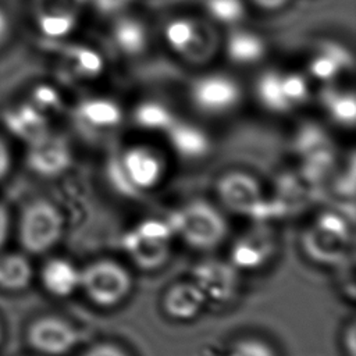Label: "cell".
<instances>
[{
  "instance_id": "9c48e42d",
  "label": "cell",
  "mask_w": 356,
  "mask_h": 356,
  "mask_svg": "<svg viewBox=\"0 0 356 356\" xmlns=\"http://www.w3.org/2000/svg\"><path fill=\"white\" fill-rule=\"evenodd\" d=\"M192 282L204 293L207 300L217 303L234 298L238 289V270L228 261L206 259L192 268Z\"/></svg>"
},
{
  "instance_id": "ba28073f",
  "label": "cell",
  "mask_w": 356,
  "mask_h": 356,
  "mask_svg": "<svg viewBox=\"0 0 356 356\" xmlns=\"http://www.w3.org/2000/svg\"><path fill=\"white\" fill-rule=\"evenodd\" d=\"M28 343L39 353L61 356L75 348L79 341L78 330L67 320L57 316L36 318L26 332Z\"/></svg>"
},
{
  "instance_id": "cb8c5ba5",
  "label": "cell",
  "mask_w": 356,
  "mask_h": 356,
  "mask_svg": "<svg viewBox=\"0 0 356 356\" xmlns=\"http://www.w3.org/2000/svg\"><path fill=\"white\" fill-rule=\"evenodd\" d=\"M328 108L332 117L342 124H353L356 118V102L352 95L332 93L328 96Z\"/></svg>"
},
{
  "instance_id": "f35d334b",
  "label": "cell",
  "mask_w": 356,
  "mask_h": 356,
  "mask_svg": "<svg viewBox=\"0 0 356 356\" xmlns=\"http://www.w3.org/2000/svg\"><path fill=\"white\" fill-rule=\"evenodd\" d=\"M0 339H1V330H0Z\"/></svg>"
},
{
  "instance_id": "4dcf8cb0",
  "label": "cell",
  "mask_w": 356,
  "mask_h": 356,
  "mask_svg": "<svg viewBox=\"0 0 356 356\" xmlns=\"http://www.w3.org/2000/svg\"><path fill=\"white\" fill-rule=\"evenodd\" d=\"M341 65V61L334 57V54H328V56H321L317 57L313 63H312V72L321 79H328L331 76H334L338 71Z\"/></svg>"
},
{
  "instance_id": "f546056e",
  "label": "cell",
  "mask_w": 356,
  "mask_h": 356,
  "mask_svg": "<svg viewBox=\"0 0 356 356\" xmlns=\"http://www.w3.org/2000/svg\"><path fill=\"white\" fill-rule=\"evenodd\" d=\"M210 11L222 21H232L241 15L242 7L238 0H211Z\"/></svg>"
},
{
  "instance_id": "d4e9b609",
  "label": "cell",
  "mask_w": 356,
  "mask_h": 356,
  "mask_svg": "<svg viewBox=\"0 0 356 356\" xmlns=\"http://www.w3.org/2000/svg\"><path fill=\"white\" fill-rule=\"evenodd\" d=\"M115 36L122 49L127 51H138L143 46L142 28L134 21H122L115 29Z\"/></svg>"
},
{
  "instance_id": "30bf717a",
  "label": "cell",
  "mask_w": 356,
  "mask_h": 356,
  "mask_svg": "<svg viewBox=\"0 0 356 356\" xmlns=\"http://www.w3.org/2000/svg\"><path fill=\"white\" fill-rule=\"evenodd\" d=\"M26 164L35 174L44 178H54L70 167L71 152L64 139L47 134L29 143Z\"/></svg>"
},
{
  "instance_id": "e575fe53",
  "label": "cell",
  "mask_w": 356,
  "mask_h": 356,
  "mask_svg": "<svg viewBox=\"0 0 356 356\" xmlns=\"http://www.w3.org/2000/svg\"><path fill=\"white\" fill-rule=\"evenodd\" d=\"M8 225H10L8 213H7L6 207H4L3 204H0V249L3 248L4 242L7 241V235H8Z\"/></svg>"
},
{
  "instance_id": "d590c367",
  "label": "cell",
  "mask_w": 356,
  "mask_h": 356,
  "mask_svg": "<svg viewBox=\"0 0 356 356\" xmlns=\"http://www.w3.org/2000/svg\"><path fill=\"white\" fill-rule=\"evenodd\" d=\"M10 32V24L7 15L0 10V46L6 42Z\"/></svg>"
},
{
  "instance_id": "ffe728a7",
  "label": "cell",
  "mask_w": 356,
  "mask_h": 356,
  "mask_svg": "<svg viewBox=\"0 0 356 356\" xmlns=\"http://www.w3.org/2000/svg\"><path fill=\"white\" fill-rule=\"evenodd\" d=\"M135 121L149 129H168L172 124L170 113L156 103L142 104L135 113Z\"/></svg>"
},
{
  "instance_id": "7a4b0ae2",
  "label": "cell",
  "mask_w": 356,
  "mask_h": 356,
  "mask_svg": "<svg viewBox=\"0 0 356 356\" xmlns=\"http://www.w3.org/2000/svg\"><path fill=\"white\" fill-rule=\"evenodd\" d=\"M216 193L221 204L236 214L264 220L285 211L281 200L267 202L259 181L243 171H229L221 175L216 184Z\"/></svg>"
},
{
  "instance_id": "d6986e66",
  "label": "cell",
  "mask_w": 356,
  "mask_h": 356,
  "mask_svg": "<svg viewBox=\"0 0 356 356\" xmlns=\"http://www.w3.org/2000/svg\"><path fill=\"white\" fill-rule=\"evenodd\" d=\"M165 36L171 46H174L179 51L192 53L200 51L199 42H203V38L197 32V28L185 19H177L168 24L165 28Z\"/></svg>"
},
{
  "instance_id": "5bb4252c",
  "label": "cell",
  "mask_w": 356,
  "mask_h": 356,
  "mask_svg": "<svg viewBox=\"0 0 356 356\" xmlns=\"http://www.w3.org/2000/svg\"><path fill=\"white\" fill-rule=\"evenodd\" d=\"M273 250V242L263 232L242 236L231 249V264L238 268L252 270L260 267Z\"/></svg>"
},
{
  "instance_id": "74e56055",
  "label": "cell",
  "mask_w": 356,
  "mask_h": 356,
  "mask_svg": "<svg viewBox=\"0 0 356 356\" xmlns=\"http://www.w3.org/2000/svg\"><path fill=\"white\" fill-rule=\"evenodd\" d=\"M257 4H260L261 7H266V8H274V7H278L281 6L285 0H254Z\"/></svg>"
},
{
  "instance_id": "e0dca14e",
  "label": "cell",
  "mask_w": 356,
  "mask_h": 356,
  "mask_svg": "<svg viewBox=\"0 0 356 356\" xmlns=\"http://www.w3.org/2000/svg\"><path fill=\"white\" fill-rule=\"evenodd\" d=\"M8 125L13 132L25 139L28 145L49 134L44 117L31 107H24L13 114L11 120H8Z\"/></svg>"
},
{
  "instance_id": "9a60e30c",
  "label": "cell",
  "mask_w": 356,
  "mask_h": 356,
  "mask_svg": "<svg viewBox=\"0 0 356 356\" xmlns=\"http://www.w3.org/2000/svg\"><path fill=\"white\" fill-rule=\"evenodd\" d=\"M168 136L172 149L184 159H200L209 150L207 136L192 125L172 122L168 128Z\"/></svg>"
},
{
  "instance_id": "83f0119b",
  "label": "cell",
  "mask_w": 356,
  "mask_h": 356,
  "mask_svg": "<svg viewBox=\"0 0 356 356\" xmlns=\"http://www.w3.org/2000/svg\"><path fill=\"white\" fill-rule=\"evenodd\" d=\"M72 57L76 64L78 72L85 75H96L103 67L100 56L89 49H76L72 53Z\"/></svg>"
},
{
  "instance_id": "52a82bcc",
  "label": "cell",
  "mask_w": 356,
  "mask_h": 356,
  "mask_svg": "<svg viewBox=\"0 0 356 356\" xmlns=\"http://www.w3.org/2000/svg\"><path fill=\"white\" fill-rule=\"evenodd\" d=\"M164 170V161L157 152L146 146H134L111 164L110 177L121 192L135 195L154 188L161 181Z\"/></svg>"
},
{
  "instance_id": "f1b7e54d",
  "label": "cell",
  "mask_w": 356,
  "mask_h": 356,
  "mask_svg": "<svg viewBox=\"0 0 356 356\" xmlns=\"http://www.w3.org/2000/svg\"><path fill=\"white\" fill-rule=\"evenodd\" d=\"M281 88L289 106L292 103H298L303 100L307 95L306 82L299 75H288L285 78H281Z\"/></svg>"
},
{
  "instance_id": "6da1fadb",
  "label": "cell",
  "mask_w": 356,
  "mask_h": 356,
  "mask_svg": "<svg viewBox=\"0 0 356 356\" xmlns=\"http://www.w3.org/2000/svg\"><path fill=\"white\" fill-rule=\"evenodd\" d=\"M167 222L174 235L199 250L217 248L228 234L222 214L204 200H193L181 206L168 216Z\"/></svg>"
},
{
  "instance_id": "ac0fdd59",
  "label": "cell",
  "mask_w": 356,
  "mask_h": 356,
  "mask_svg": "<svg viewBox=\"0 0 356 356\" xmlns=\"http://www.w3.org/2000/svg\"><path fill=\"white\" fill-rule=\"evenodd\" d=\"M79 117L93 127H113L120 122V108L107 100H89L79 107Z\"/></svg>"
},
{
  "instance_id": "7c38bea8",
  "label": "cell",
  "mask_w": 356,
  "mask_h": 356,
  "mask_svg": "<svg viewBox=\"0 0 356 356\" xmlns=\"http://www.w3.org/2000/svg\"><path fill=\"white\" fill-rule=\"evenodd\" d=\"M40 282L53 296H70L79 288V268L67 259L53 257L43 264Z\"/></svg>"
},
{
  "instance_id": "8992f818",
  "label": "cell",
  "mask_w": 356,
  "mask_h": 356,
  "mask_svg": "<svg viewBox=\"0 0 356 356\" xmlns=\"http://www.w3.org/2000/svg\"><path fill=\"white\" fill-rule=\"evenodd\" d=\"M64 232V217L49 200H33L22 211L18 239L26 253L42 254L53 249Z\"/></svg>"
},
{
  "instance_id": "8fae6325",
  "label": "cell",
  "mask_w": 356,
  "mask_h": 356,
  "mask_svg": "<svg viewBox=\"0 0 356 356\" xmlns=\"http://www.w3.org/2000/svg\"><path fill=\"white\" fill-rule=\"evenodd\" d=\"M209 300L192 281H182L168 286L163 295L161 306L164 313L179 321L195 318Z\"/></svg>"
},
{
  "instance_id": "1f68e13d",
  "label": "cell",
  "mask_w": 356,
  "mask_h": 356,
  "mask_svg": "<svg viewBox=\"0 0 356 356\" xmlns=\"http://www.w3.org/2000/svg\"><path fill=\"white\" fill-rule=\"evenodd\" d=\"M81 356H129V353L114 342H99L88 348Z\"/></svg>"
},
{
  "instance_id": "4fadbf2b",
  "label": "cell",
  "mask_w": 356,
  "mask_h": 356,
  "mask_svg": "<svg viewBox=\"0 0 356 356\" xmlns=\"http://www.w3.org/2000/svg\"><path fill=\"white\" fill-rule=\"evenodd\" d=\"M238 99L236 86L225 78H207L195 88V102L202 110L218 113L229 108Z\"/></svg>"
},
{
  "instance_id": "277c9868",
  "label": "cell",
  "mask_w": 356,
  "mask_h": 356,
  "mask_svg": "<svg viewBox=\"0 0 356 356\" xmlns=\"http://www.w3.org/2000/svg\"><path fill=\"white\" fill-rule=\"evenodd\" d=\"M79 289L93 305L113 307L129 295L132 278L121 263L99 259L79 270Z\"/></svg>"
},
{
  "instance_id": "4316f807",
  "label": "cell",
  "mask_w": 356,
  "mask_h": 356,
  "mask_svg": "<svg viewBox=\"0 0 356 356\" xmlns=\"http://www.w3.org/2000/svg\"><path fill=\"white\" fill-rule=\"evenodd\" d=\"M40 24H42V29L47 35L61 36L71 29L74 19L67 13H51L49 15H44Z\"/></svg>"
},
{
  "instance_id": "d6a6232c",
  "label": "cell",
  "mask_w": 356,
  "mask_h": 356,
  "mask_svg": "<svg viewBox=\"0 0 356 356\" xmlns=\"http://www.w3.org/2000/svg\"><path fill=\"white\" fill-rule=\"evenodd\" d=\"M11 168V153L6 142L0 138V181L8 174Z\"/></svg>"
},
{
  "instance_id": "2e32d148",
  "label": "cell",
  "mask_w": 356,
  "mask_h": 356,
  "mask_svg": "<svg viewBox=\"0 0 356 356\" xmlns=\"http://www.w3.org/2000/svg\"><path fill=\"white\" fill-rule=\"evenodd\" d=\"M33 278L29 259L21 253L0 254V289L22 291L26 289Z\"/></svg>"
},
{
  "instance_id": "836d02e7",
  "label": "cell",
  "mask_w": 356,
  "mask_h": 356,
  "mask_svg": "<svg viewBox=\"0 0 356 356\" xmlns=\"http://www.w3.org/2000/svg\"><path fill=\"white\" fill-rule=\"evenodd\" d=\"M343 345L348 356H356V328L355 323H350L345 330L343 335Z\"/></svg>"
},
{
  "instance_id": "3957f363",
  "label": "cell",
  "mask_w": 356,
  "mask_h": 356,
  "mask_svg": "<svg viewBox=\"0 0 356 356\" xmlns=\"http://www.w3.org/2000/svg\"><path fill=\"white\" fill-rule=\"evenodd\" d=\"M350 229L345 217L334 211L321 213L302 235L306 256L320 264L341 263L349 250Z\"/></svg>"
},
{
  "instance_id": "603a6c76",
  "label": "cell",
  "mask_w": 356,
  "mask_h": 356,
  "mask_svg": "<svg viewBox=\"0 0 356 356\" xmlns=\"http://www.w3.org/2000/svg\"><path fill=\"white\" fill-rule=\"evenodd\" d=\"M224 356H275V352L267 342L248 337L232 342Z\"/></svg>"
},
{
  "instance_id": "44dd1931",
  "label": "cell",
  "mask_w": 356,
  "mask_h": 356,
  "mask_svg": "<svg viewBox=\"0 0 356 356\" xmlns=\"http://www.w3.org/2000/svg\"><path fill=\"white\" fill-rule=\"evenodd\" d=\"M259 95L263 103L273 110H285L289 107V103L282 93L281 78L278 75L266 74L260 79Z\"/></svg>"
},
{
  "instance_id": "7402d4cb",
  "label": "cell",
  "mask_w": 356,
  "mask_h": 356,
  "mask_svg": "<svg viewBox=\"0 0 356 356\" xmlns=\"http://www.w3.org/2000/svg\"><path fill=\"white\" fill-rule=\"evenodd\" d=\"M229 54L238 61H252L260 57L261 43L252 35L236 33L229 39L228 43Z\"/></svg>"
},
{
  "instance_id": "484cf974",
  "label": "cell",
  "mask_w": 356,
  "mask_h": 356,
  "mask_svg": "<svg viewBox=\"0 0 356 356\" xmlns=\"http://www.w3.org/2000/svg\"><path fill=\"white\" fill-rule=\"evenodd\" d=\"M296 145H298L299 152L303 156H310L313 153L328 149V142H327L324 134L316 127L305 128L300 132V135L296 140Z\"/></svg>"
},
{
  "instance_id": "8d00e7d4",
  "label": "cell",
  "mask_w": 356,
  "mask_h": 356,
  "mask_svg": "<svg viewBox=\"0 0 356 356\" xmlns=\"http://www.w3.org/2000/svg\"><path fill=\"white\" fill-rule=\"evenodd\" d=\"M99 7H102L103 10H114L120 6H122L124 3H127L128 0H96Z\"/></svg>"
},
{
  "instance_id": "5b68a950",
  "label": "cell",
  "mask_w": 356,
  "mask_h": 356,
  "mask_svg": "<svg viewBox=\"0 0 356 356\" xmlns=\"http://www.w3.org/2000/svg\"><path fill=\"white\" fill-rule=\"evenodd\" d=\"M171 238L165 220L146 218L124 234L122 248L138 268L152 271L168 260Z\"/></svg>"
}]
</instances>
